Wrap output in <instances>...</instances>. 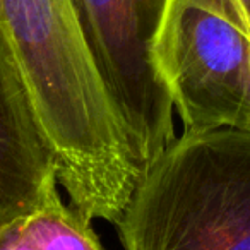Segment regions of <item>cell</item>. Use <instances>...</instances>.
Segmentation results:
<instances>
[{
    "instance_id": "6",
    "label": "cell",
    "mask_w": 250,
    "mask_h": 250,
    "mask_svg": "<svg viewBox=\"0 0 250 250\" xmlns=\"http://www.w3.org/2000/svg\"><path fill=\"white\" fill-rule=\"evenodd\" d=\"M0 250H104L91 221L72 204L67 206L59 188L28 214L0 228Z\"/></svg>"
},
{
    "instance_id": "7",
    "label": "cell",
    "mask_w": 250,
    "mask_h": 250,
    "mask_svg": "<svg viewBox=\"0 0 250 250\" xmlns=\"http://www.w3.org/2000/svg\"><path fill=\"white\" fill-rule=\"evenodd\" d=\"M231 2L238 7L240 14H242L243 19L250 24V0H231Z\"/></svg>"
},
{
    "instance_id": "3",
    "label": "cell",
    "mask_w": 250,
    "mask_h": 250,
    "mask_svg": "<svg viewBox=\"0 0 250 250\" xmlns=\"http://www.w3.org/2000/svg\"><path fill=\"white\" fill-rule=\"evenodd\" d=\"M153 55L184 132H250V24L231 0H165Z\"/></svg>"
},
{
    "instance_id": "1",
    "label": "cell",
    "mask_w": 250,
    "mask_h": 250,
    "mask_svg": "<svg viewBox=\"0 0 250 250\" xmlns=\"http://www.w3.org/2000/svg\"><path fill=\"white\" fill-rule=\"evenodd\" d=\"M0 46L18 69L87 219L117 225L143 168L91 55L76 0H0Z\"/></svg>"
},
{
    "instance_id": "4",
    "label": "cell",
    "mask_w": 250,
    "mask_h": 250,
    "mask_svg": "<svg viewBox=\"0 0 250 250\" xmlns=\"http://www.w3.org/2000/svg\"><path fill=\"white\" fill-rule=\"evenodd\" d=\"M165 0H76L106 94L143 173L175 139L173 101L154 63Z\"/></svg>"
},
{
    "instance_id": "2",
    "label": "cell",
    "mask_w": 250,
    "mask_h": 250,
    "mask_svg": "<svg viewBox=\"0 0 250 250\" xmlns=\"http://www.w3.org/2000/svg\"><path fill=\"white\" fill-rule=\"evenodd\" d=\"M125 250H250V132H184L146 167L117 223Z\"/></svg>"
},
{
    "instance_id": "5",
    "label": "cell",
    "mask_w": 250,
    "mask_h": 250,
    "mask_svg": "<svg viewBox=\"0 0 250 250\" xmlns=\"http://www.w3.org/2000/svg\"><path fill=\"white\" fill-rule=\"evenodd\" d=\"M57 185L55 151L18 69L0 46V228L38 208Z\"/></svg>"
}]
</instances>
